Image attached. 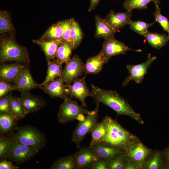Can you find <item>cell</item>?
Segmentation results:
<instances>
[{"label":"cell","mask_w":169,"mask_h":169,"mask_svg":"<svg viewBox=\"0 0 169 169\" xmlns=\"http://www.w3.org/2000/svg\"><path fill=\"white\" fill-rule=\"evenodd\" d=\"M92 97L96 103H101L115 110L117 115L128 116L140 124L144 122L141 115L136 112L130 104L117 91L105 90L91 85Z\"/></svg>","instance_id":"1"},{"label":"cell","mask_w":169,"mask_h":169,"mask_svg":"<svg viewBox=\"0 0 169 169\" xmlns=\"http://www.w3.org/2000/svg\"><path fill=\"white\" fill-rule=\"evenodd\" d=\"M102 120L106 127V133L101 143L122 149L124 151L140 140L139 138L122 126L116 120L107 115Z\"/></svg>","instance_id":"2"},{"label":"cell","mask_w":169,"mask_h":169,"mask_svg":"<svg viewBox=\"0 0 169 169\" xmlns=\"http://www.w3.org/2000/svg\"><path fill=\"white\" fill-rule=\"evenodd\" d=\"M1 62L15 61L26 64L30 62L26 47L18 44L11 37L2 36L0 39Z\"/></svg>","instance_id":"3"},{"label":"cell","mask_w":169,"mask_h":169,"mask_svg":"<svg viewBox=\"0 0 169 169\" xmlns=\"http://www.w3.org/2000/svg\"><path fill=\"white\" fill-rule=\"evenodd\" d=\"M11 136L14 140L32 146L39 151L44 147L46 143L44 135L31 126L26 125L18 127Z\"/></svg>","instance_id":"4"},{"label":"cell","mask_w":169,"mask_h":169,"mask_svg":"<svg viewBox=\"0 0 169 169\" xmlns=\"http://www.w3.org/2000/svg\"><path fill=\"white\" fill-rule=\"evenodd\" d=\"M97 103L95 110L90 111L87 116L77 124L71 135V140L76 144L77 147H80L81 142L86 135L91 131L98 123V113L99 105Z\"/></svg>","instance_id":"5"},{"label":"cell","mask_w":169,"mask_h":169,"mask_svg":"<svg viewBox=\"0 0 169 169\" xmlns=\"http://www.w3.org/2000/svg\"><path fill=\"white\" fill-rule=\"evenodd\" d=\"M60 105L57 115V119L61 124H65L75 120L80 115L88 114L90 111L77 102L68 96Z\"/></svg>","instance_id":"6"},{"label":"cell","mask_w":169,"mask_h":169,"mask_svg":"<svg viewBox=\"0 0 169 169\" xmlns=\"http://www.w3.org/2000/svg\"><path fill=\"white\" fill-rule=\"evenodd\" d=\"M84 73V64L76 54L66 63L60 78L66 85H69L82 76Z\"/></svg>","instance_id":"7"},{"label":"cell","mask_w":169,"mask_h":169,"mask_svg":"<svg viewBox=\"0 0 169 169\" xmlns=\"http://www.w3.org/2000/svg\"><path fill=\"white\" fill-rule=\"evenodd\" d=\"M85 74L82 78H79L71 84L66 85V92L71 98L77 99L80 102L82 106L86 107L87 106L85 103V99L89 96L92 97L93 95L86 85V74Z\"/></svg>","instance_id":"8"},{"label":"cell","mask_w":169,"mask_h":169,"mask_svg":"<svg viewBox=\"0 0 169 169\" xmlns=\"http://www.w3.org/2000/svg\"><path fill=\"white\" fill-rule=\"evenodd\" d=\"M147 58V60L144 63L136 65H127L126 68L130 74L123 81V87L127 85L131 80L138 84L142 83L145 75L148 73V68L152 63L156 59V57H151V54H149Z\"/></svg>","instance_id":"9"},{"label":"cell","mask_w":169,"mask_h":169,"mask_svg":"<svg viewBox=\"0 0 169 169\" xmlns=\"http://www.w3.org/2000/svg\"><path fill=\"white\" fill-rule=\"evenodd\" d=\"M39 151L32 146L22 144L14 139L13 146L8 158L15 161L16 163L21 164L31 159Z\"/></svg>","instance_id":"10"},{"label":"cell","mask_w":169,"mask_h":169,"mask_svg":"<svg viewBox=\"0 0 169 169\" xmlns=\"http://www.w3.org/2000/svg\"><path fill=\"white\" fill-rule=\"evenodd\" d=\"M153 151L140 140L124 151V154L128 161L136 163L142 169L144 163Z\"/></svg>","instance_id":"11"},{"label":"cell","mask_w":169,"mask_h":169,"mask_svg":"<svg viewBox=\"0 0 169 169\" xmlns=\"http://www.w3.org/2000/svg\"><path fill=\"white\" fill-rule=\"evenodd\" d=\"M128 50L141 52V49H132L122 42L115 39L114 37L105 40L101 51L109 60L111 57L120 54H125Z\"/></svg>","instance_id":"12"},{"label":"cell","mask_w":169,"mask_h":169,"mask_svg":"<svg viewBox=\"0 0 169 169\" xmlns=\"http://www.w3.org/2000/svg\"><path fill=\"white\" fill-rule=\"evenodd\" d=\"M74 155L77 169H88L99 159L92 148L89 146L79 148Z\"/></svg>","instance_id":"13"},{"label":"cell","mask_w":169,"mask_h":169,"mask_svg":"<svg viewBox=\"0 0 169 169\" xmlns=\"http://www.w3.org/2000/svg\"><path fill=\"white\" fill-rule=\"evenodd\" d=\"M18 97L27 115L39 110L46 104V102L42 98L32 94L29 91L21 92Z\"/></svg>","instance_id":"14"},{"label":"cell","mask_w":169,"mask_h":169,"mask_svg":"<svg viewBox=\"0 0 169 169\" xmlns=\"http://www.w3.org/2000/svg\"><path fill=\"white\" fill-rule=\"evenodd\" d=\"M17 90L21 92L29 91L30 90L41 86L34 80L28 68L26 66L13 82Z\"/></svg>","instance_id":"15"},{"label":"cell","mask_w":169,"mask_h":169,"mask_svg":"<svg viewBox=\"0 0 169 169\" xmlns=\"http://www.w3.org/2000/svg\"><path fill=\"white\" fill-rule=\"evenodd\" d=\"M66 88V85L60 77L55 79L40 87L51 98H59L64 100L68 96Z\"/></svg>","instance_id":"16"},{"label":"cell","mask_w":169,"mask_h":169,"mask_svg":"<svg viewBox=\"0 0 169 169\" xmlns=\"http://www.w3.org/2000/svg\"><path fill=\"white\" fill-rule=\"evenodd\" d=\"M131 13L127 11L125 12H115L111 10L104 18L105 21L116 32L129 24L131 20Z\"/></svg>","instance_id":"17"},{"label":"cell","mask_w":169,"mask_h":169,"mask_svg":"<svg viewBox=\"0 0 169 169\" xmlns=\"http://www.w3.org/2000/svg\"><path fill=\"white\" fill-rule=\"evenodd\" d=\"M26 66L17 62L1 64L0 79L9 83L13 82Z\"/></svg>","instance_id":"18"},{"label":"cell","mask_w":169,"mask_h":169,"mask_svg":"<svg viewBox=\"0 0 169 169\" xmlns=\"http://www.w3.org/2000/svg\"><path fill=\"white\" fill-rule=\"evenodd\" d=\"M91 147L99 159L106 161L124 153V150L122 149L106 146L101 143L96 144Z\"/></svg>","instance_id":"19"},{"label":"cell","mask_w":169,"mask_h":169,"mask_svg":"<svg viewBox=\"0 0 169 169\" xmlns=\"http://www.w3.org/2000/svg\"><path fill=\"white\" fill-rule=\"evenodd\" d=\"M108 61L101 51L97 55L89 58L84 64L85 74H98Z\"/></svg>","instance_id":"20"},{"label":"cell","mask_w":169,"mask_h":169,"mask_svg":"<svg viewBox=\"0 0 169 169\" xmlns=\"http://www.w3.org/2000/svg\"><path fill=\"white\" fill-rule=\"evenodd\" d=\"M95 19L96 28L95 36L96 38H102L105 40L114 37L116 32L104 18L96 15Z\"/></svg>","instance_id":"21"},{"label":"cell","mask_w":169,"mask_h":169,"mask_svg":"<svg viewBox=\"0 0 169 169\" xmlns=\"http://www.w3.org/2000/svg\"><path fill=\"white\" fill-rule=\"evenodd\" d=\"M33 42L38 44L44 53L47 61L56 58L58 48L62 42L60 40H49L40 38Z\"/></svg>","instance_id":"22"},{"label":"cell","mask_w":169,"mask_h":169,"mask_svg":"<svg viewBox=\"0 0 169 169\" xmlns=\"http://www.w3.org/2000/svg\"><path fill=\"white\" fill-rule=\"evenodd\" d=\"M165 165V159L162 151L156 150L147 158L142 169H164Z\"/></svg>","instance_id":"23"},{"label":"cell","mask_w":169,"mask_h":169,"mask_svg":"<svg viewBox=\"0 0 169 169\" xmlns=\"http://www.w3.org/2000/svg\"><path fill=\"white\" fill-rule=\"evenodd\" d=\"M48 69L47 75L44 82L41 84L44 86L50 81L61 77L63 69L62 64L56 58L47 61Z\"/></svg>","instance_id":"24"},{"label":"cell","mask_w":169,"mask_h":169,"mask_svg":"<svg viewBox=\"0 0 169 169\" xmlns=\"http://www.w3.org/2000/svg\"><path fill=\"white\" fill-rule=\"evenodd\" d=\"M152 47L160 49L169 41V37L165 34H159L148 31L143 35Z\"/></svg>","instance_id":"25"},{"label":"cell","mask_w":169,"mask_h":169,"mask_svg":"<svg viewBox=\"0 0 169 169\" xmlns=\"http://www.w3.org/2000/svg\"><path fill=\"white\" fill-rule=\"evenodd\" d=\"M74 49L73 44L70 42L63 41L60 44L56 54V58L61 63H66L71 59Z\"/></svg>","instance_id":"26"},{"label":"cell","mask_w":169,"mask_h":169,"mask_svg":"<svg viewBox=\"0 0 169 169\" xmlns=\"http://www.w3.org/2000/svg\"><path fill=\"white\" fill-rule=\"evenodd\" d=\"M63 29L61 21L50 26L40 38L49 40H61L63 35Z\"/></svg>","instance_id":"27"},{"label":"cell","mask_w":169,"mask_h":169,"mask_svg":"<svg viewBox=\"0 0 169 169\" xmlns=\"http://www.w3.org/2000/svg\"><path fill=\"white\" fill-rule=\"evenodd\" d=\"M91 140L89 146L92 147L94 145L101 143L105 137L106 133V125L103 120L98 123L91 131Z\"/></svg>","instance_id":"28"},{"label":"cell","mask_w":169,"mask_h":169,"mask_svg":"<svg viewBox=\"0 0 169 169\" xmlns=\"http://www.w3.org/2000/svg\"><path fill=\"white\" fill-rule=\"evenodd\" d=\"M50 169H77L74 154L60 157L56 160Z\"/></svg>","instance_id":"29"},{"label":"cell","mask_w":169,"mask_h":169,"mask_svg":"<svg viewBox=\"0 0 169 169\" xmlns=\"http://www.w3.org/2000/svg\"><path fill=\"white\" fill-rule=\"evenodd\" d=\"M83 37V33L78 23L73 18H71L70 42L74 49L80 45Z\"/></svg>","instance_id":"30"},{"label":"cell","mask_w":169,"mask_h":169,"mask_svg":"<svg viewBox=\"0 0 169 169\" xmlns=\"http://www.w3.org/2000/svg\"><path fill=\"white\" fill-rule=\"evenodd\" d=\"M159 4V0H126L123 3V6L127 11L131 12L134 9H145L148 8L147 4L151 2Z\"/></svg>","instance_id":"31"},{"label":"cell","mask_w":169,"mask_h":169,"mask_svg":"<svg viewBox=\"0 0 169 169\" xmlns=\"http://www.w3.org/2000/svg\"><path fill=\"white\" fill-rule=\"evenodd\" d=\"M14 139L12 136L0 138V159L3 160L8 158L12 148Z\"/></svg>","instance_id":"32"},{"label":"cell","mask_w":169,"mask_h":169,"mask_svg":"<svg viewBox=\"0 0 169 169\" xmlns=\"http://www.w3.org/2000/svg\"><path fill=\"white\" fill-rule=\"evenodd\" d=\"M10 105L16 120L24 118L27 115L24 108L18 97L11 95Z\"/></svg>","instance_id":"33"},{"label":"cell","mask_w":169,"mask_h":169,"mask_svg":"<svg viewBox=\"0 0 169 169\" xmlns=\"http://www.w3.org/2000/svg\"><path fill=\"white\" fill-rule=\"evenodd\" d=\"M16 120L11 115L7 113L0 114V131L1 134L8 132L13 128Z\"/></svg>","instance_id":"34"},{"label":"cell","mask_w":169,"mask_h":169,"mask_svg":"<svg viewBox=\"0 0 169 169\" xmlns=\"http://www.w3.org/2000/svg\"><path fill=\"white\" fill-rule=\"evenodd\" d=\"M14 30L10 16L6 11H0V33L11 32Z\"/></svg>","instance_id":"35"},{"label":"cell","mask_w":169,"mask_h":169,"mask_svg":"<svg viewBox=\"0 0 169 169\" xmlns=\"http://www.w3.org/2000/svg\"><path fill=\"white\" fill-rule=\"evenodd\" d=\"M155 22V21L148 23L140 20L132 21L131 20L129 24L131 30L140 35H143L148 31V28L153 25Z\"/></svg>","instance_id":"36"},{"label":"cell","mask_w":169,"mask_h":169,"mask_svg":"<svg viewBox=\"0 0 169 169\" xmlns=\"http://www.w3.org/2000/svg\"><path fill=\"white\" fill-rule=\"evenodd\" d=\"M127 161L124 153L106 161L108 169H124Z\"/></svg>","instance_id":"37"},{"label":"cell","mask_w":169,"mask_h":169,"mask_svg":"<svg viewBox=\"0 0 169 169\" xmlns=\"http://www.w3.org/2000/svg\"><path fill=\"white\" fill-rule=\"evenodd\" d=\"M156 10L153 13L156 21L159 23L163 29L166 31L169 37V21L165 16L162 15L159 5L155 3Z\"/></svg>","instance_id":"38"},{"label":"cell","mask_w":169,"mask_h":169,"mask_svg":"<svg viewBox=\"0 0 169 169\" xmlns=\"http://www.w3.org/2000/svg\"><path fill=\"white\" fill-rule=\"evenodd\" d=\"M11 95L7 94L0 98V113H7L10 114L16 120L11 106Z\"/></svg>","instance_id":"39"},{"label":"cell","mask_w":169,"mask_h":169,"mask_svg":"<svg viewBox=\"0 0 169 169\" xmlns=\"http://www.w3.org/2000/svg\"><path fill=\"white\" fill-rule=\"evenodd\" d=\"M14 90H17V88L14 84H12L9 82L0 79V98Z\"/></svg>","instance_id":"40"},{"label":"cell","mask_w":169,"mask_h":169,"mask_svg":"<svg viewBox=\"0 0 169 169\" xmlns=\"http://www.w3.org/2000/svg\"><path fill=\"white\" fill-rule=\"evenodd\" d=\"M71 21V18L61 21L64 32L62 42H70Z\"/></svg>","instance_id":"41"},{"label":"cell","mask_w":169,"mask_h":169,"mask_svg":"<svg viewBox=\"0 0 169 169\" xmlns=\"http://www.w3.org/2000/svg\"><path fill=\"white\" fill-rule=\"evenodd\" d=\"M88 169H108L106 161L99 159L90 166Z\"/></svg>","instance_id":"42"},{"label":"cell","mask_w":169,"mask_h":169,"mask_svg":"<svg viewBox=\"0 0 169 169\" xmlns=\"http://www.w3.org/2000/svg\"><path fill=\"white\" fill-rule=\"evenodd\" d=\"M19 167L14 166L12 162L6 159L2 160L0 162V169H18Z\"/></svg>","instance_id":"43"},{"label":"cell","mask_w":169,"mask_h":169,"mask_svg":"<svg viewBox=\"0 0 169 169\" xmlns=\"http://www.w3.org/2000/svg\"><path fill=\"white\" fill-rule=\"evenodd\" d=\"M161 151L165 160L164 169H169V145Z\"/></svg>","instance_id":"44"},{"label":"cell","mask_w":169,"mask_h":169,"mask_svg":"<svg viewBox=\"0 0 169 169\" xmlns=\"http://www.w3.org/2000/svg\"><path fill=\"white\" fill-rule=\"evenodd\" d=\"M124 169H142L141 167L136 163L128 161Z\"/></svg>","instance_id":"45"},{"label":"cell","mask_w":169,"mask_h":169,"mask_svg":"<svg viewBox=\"0 0 169 169\" xmlns=\"http://www.w3.org/2000/svg\"><path fill=\"white\" fill-rule=\"evenodd\" d=\"M90 2L88 11L90 12L94 9L100 0H90Z\"/></svg>","instance_id":"46"}]
</instances>
